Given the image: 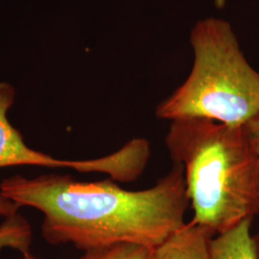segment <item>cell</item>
Returning <instances> with one entry per match:
<instances>
[{
    "label": "cell",
    "instance_id": "obj_1",
    "mask_svg": "<svg viewBox=\"0 0 259 259\" xmlns=\"http://www.w3.org/2000/svg\"><path fill=\"white\" fill-rule=\"evenodd\" d=\"M0 191L20 207L41 212L47 243L71 244L84 252L119 244L155 249L185 225L190 204L180 163L144 190H126L111 180L87 183L51 173L5 178Z\"/></svg>",
    "mask_w": 259,
    "mask_h": 259
},
{
    "label": "cell",
    "instance_id": "obj_2",
    "mask_svg": "<svg viewBox=\"0 0 259 259\" xmlns=\"http://www.w3.org/2000/svg\"><path fill=\"white\" fill-rule=\"evenodd\" d=\"M165 144L173 163L184 167L191 222L217 235L258 216L259 158L244 126L177 119Z\"/></svg>",
    "mask_w": 259,
    "mask_h": 259
},
{
    "label": "cell",
    "instance_id": "obj_3",
    "mask_svg": "<svg viewBox=\"0 0 259 259\" xmlns=\"http://www.w3.org/2000/svg\"><path fill=\"white\" fill-rule=\"evenodd\" d=\"M194 63L185 83L160 103V119L204 118L244 126L259 111V72L249 64L229 22L203 19L191 31Z\"/></svg>",
    "mask_w": 259,
    "mask_h": 259
},
{
    "label": "cell",
    "instance_id": "obj_4",
    "mask_svg": "<svg viewBox=\"0 0 259 259\" xmlns=\"http://www.w3.org/2000/svg\"><path fill=\"white\" fill-rule=\"evenodd\" d=\"M15 89L0 83V169L12 166H40L71 168L78 172H98L118 180L125 168L124 157L119 152L89 160L60 159L28 146L19 130L8 119V111L15 103Z\"/></svg>",
    "mask_w": 259,
    "mask_h": 259
},
{
    "label": "cell",
    "instance_id": "obj_5",
    "mask_svg": "<svg viewBox=\"0 0 259 259\" xmlns=\"http://www.w3.org/2000/svg\"><path fill=\"white\" fill-rule=\"evenodd\" d=\"M214 232L191 221L173 232L154 249L152 259H212Z\"/></svg>",
    "mask_w": 259,
    "mask_h": 259
},
{
    "label": "cell",
    "instance_id": "obj_6",
    "mask_svg": "<svg viewBox=\"0 0 259 259\" xmlns=\"http://www.w3.org/2000/svg\"><path fill=\"white\" fill-rule=\"evenodd\" d=\"M253 219H245L210 242L212 259H259V235H251Z\"/></svg>",
    "mask_w": 259,
    "mask_h": 259
},
{
    "label": "cell",
    "instance_id": "obj_7",
    "mask_svg": "<svg viewBox=\"0 0 259 259\" xmlns=\"http://www.w3.org/2000/svg\"><path fill=\"white\" fill-rule=\"evenodd\" d=\"M32 241V226L23 215L17 213L0 224V250L11 249L23 255L30 252Z\"/></svg>",
    "mask_w": 259,
    "mask_h": 259
},
{
    "label": "cell",
    "instance_id": "obj_8",
    "mask_svg": "<svg viewBox=\"0 0 259 259\" xmlns=\"http://www.w3.org/2000/svg\"><path fill=\"white\" fill-rule=\"evenodd\" d=\"M154 249L135 244H119L84 252V259H152Z\"/></svg>",
    "mask_w": 259,
    "mask_h": 259
},
{
    "label": "cell",
    "instance_id": "obj_9",
    "mask_svg": "<svg viewBox=\"0 0 259 259\" xmlns=\"http://www.w3.org/2000/svg\"><path fill=\"white\" fill-rule=\"evenodd\" d=\"M244 127L247 132L251 147L259 158V111L248 123L244 125Z\"/></svg>",
    "mask_w": 259,
    "mask_h": 259
},
{
    "label": "cell",
    "instance_id": "obj_10",
    "mask_svg": "<svg viewBox=\"0 0 259 259\" xmlns=\"http://www.w3.org/2000/svg\"><path fill=\"white\" fill-rule=\"evenodd\" d=\"M20 208L19 204L13 202L8 197H6L0 191V216L5 218L11 217L19 213Z\"/></svg>",
    "mask_w": 259,
    "mask_h": 259
},
{
    "label": "cell",
    "instance_id": "obj_11",
    "mask_svg": "<svg viewBox=\"0 0 259 259\" xmlns=\"http://www.w3.org/2000/svg\"><path fill=\"white\" fill-rule=\"evenodd\" d=\"M22 259H42L39 258V257H37L36 255H34L31 251L30 252H27V253H25V254H23L22 255ZM79 259H84V256H82L81 258Z\"/></svg>",
    "mask_w": 259,
    "mask_h": 259
}]
</instances>
